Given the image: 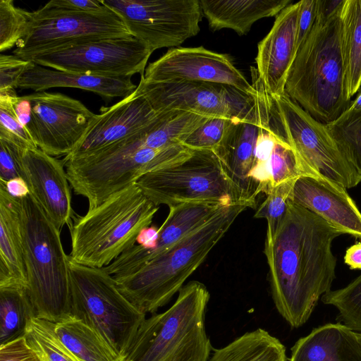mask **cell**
I'll return each instance as SVG.
<instances>
[{
    "mask_svg": "<svg viewBox=\"0 0 361 361\" xmlns=\"http://www.w3.org/2000/svg\"><path fill=\"white\" fill-rule=\"evenodd\" d=\"M156 112L183 111L206 117L243 121L256 112L254 96L232 86L201 81H145L137 86Z\"/></svg>",
    "mask_w": 361,
    "mask_h": 361,
    "instance_id": "4fadbf2b",
    "label": "cell"
},
{
    "mask_svg": "<svg viewBox=\"0 0 361 361\" xmlns=\"http://www.w3.org/2000/svg\"><path fill=\"white\" fill-rule=\"evenodd\" d=\"M61 343L78 361H123L93 329L74 318L54 322Z\"/></svg>",
    "mask_w": 361,
    "mask_h": 361,
    "instance_id": "f1b7e54d",
    "label": "cell"
},
{
    "mask_svg": "<svg viewBox=\"0 0 361 361\" xmlns=\"http://www.w3.org/2000/svg\"><path fill=\"white\" fill-rule=\"evenodd\" d=\"M264 123L274 136L294 151L307 176L329 179L345 189L356 186L361 176L350 166L329 133L325 124L314 118L285 92L272 96L252 68Z\"/></svg>",
    "mask_w": 361,
    "mask_h": 361,
    "instance_id": "ba28073f",
    "label": "cell"
},
{
    "mask_svg": "<svg viewBox=\"0 0 361 361\" xmlns=\"http://www.w3.org/2000/svg\"><path fill=\"white\" fill-rule=\"evenodd\" d=\"M141 77L149 82L189 80L220 83L251 96L257 93L228 55L203 47L170 49L150 63Z\"/></svg>",
    "mask_w": 361,
    "mask_h": 361,
    "instance_id": "2e32d148",
    "label": "cell"
},
{
    "mask_svg": "<svg viewBox=\"0 0 361 361\" xmlns=\"http://www.w3.org/2000/svg\"><path fill=\"white\" fill-rule=\"evenodd\" d=\"M325 126L345 159L361 176V109L349 108Z\"/></svg>",
    "mask_w": 361,
    "mask_h": 361,
    "instance_id": "1f68e13d",
    "label": "cell"
},
{
    "mask_svg": "<svg viewBox=\"0 0 361 361\" xmlns=\"http://www.w3.org/2000/svg\"><path fill=\"white\" fill-rule=\"evenodd\" d=\"M0 181L4 183L8 194L14 198L21 199L30 194L27 183L20 177L11 179L7 182L1 180Z\"/></svg>",
    "mask_w": 361,
    "mask_h": 361,
    "instance_id": "bcb514c9",
    "label": "cell"
},
{
    "mask_svg": "<svg viewBox=\"0 0 361 361\" xmlns=\"http://www.w3.org/2000/svg\"><path fill=\"white\" fill-rule=\"evenodd\" d=\"M12 106L20 123L27 130L32 121V106L26 96L17 94L11 97Z\"/></svg>",
    "mask_w": 361,
    "mask_h": 361,
    "instance_id": "f6af8a7d",
    "label": "cell"
},
{
    "mask_svg": "<svg viewBox=\"0 0 361 361\" xmlns=\"http://www.w3.org/2000/svg\"><path fill=\"white\" fill-rule=\"evenodd\" d=\"M289 361H361L356 332L338 322L312 329L291 348Z\"/></svg>",
    "mask_w": 361,
    "mask_h": 361,
    "instance_id": "d4e9b609",
    "label": "cell"
},
{
    "mask_svg": "<svg viewBox=\"0 0 361 361\" xmlns=\"http://www.w3.org/2000/svg\"><path fill=\"white\" fill-rule=\"evenodd\" d=\"M356 335H357V338H358L359 343H360V345H361V333H357V332H356Z\"/></svg>",
    "mask_w": 361,
    "mask_h": 361,
    "instance_id": "f907efd6",
    "label": "cell"
},
{
    "mask_svg": "<svg viewBox=\"0 0 361 361\" xmlns=\"http://www.w3.org/2000/svg\"><path fill=\"white\" fill-rule=\"evenodd\" d=\"M0 361H42L24 336L0 345Z\"/></svg>",
    "mask_w": 361,
    "mask_h": 361,
    "instance_id": "7bdbcfd3",
    "label": "cell"
},
{
    "mask_svg": "<svg viewBox=\"0 0 361 361\" xmlns=\"http://www.w3.org/2000/svg\"><path fill=\"white\" fill-rule=\"evenodd\" d=\"M246 208L240 203L222 207L203 225L136 271L113 276L118 289L140 311L154 314L179 292Z\"/></svg>",
    "mask_w": 361,
    "mask_h": 361,
    "instance_id": "7a4b0ae2",
    "label": "cell"
},
{
    "mask_svg": "<svg viewBox=\"0 0 361 361\" xmlns=\"http://www.w3.org/2000/svg\"><path fill=\"white\" fill-rule=\"evenodd\" d=\"M25 96L32 106L28 133L37 147L52 157L70 154L96 114L79 100L59 92L44 91Z\"/></svg>",
    "mask_w": 361,
    "mask_h": 361,
    "instance_id": "9a60e30c",
    "label": "cell"
},
{
    "mask_svg": "<svg viewBox=\"0 0 361 361\" xmlns=\"http://www.w3.org/2000/svg\"><path fill=\"white\" fill-rule=\"evenodd\" d=\"M344 262L351 269H361V242L353 245L346 250Z\"/></svg>",
    "mask_w": 361,
    "mask_h": 361,
    "instance_id": "c3c4849f",
    "label": "cell"
},
{
    "mask_svg": "<svg viewBox=\"0 0 361 361\" xmlns=\"http://www.w3.org/2000/svg\"><path fill=\"white\" fill-rule=\"evenodd\" d=\"M71 317L96 331L123 360L146 314L120 291L104 268L69 259Z\"/></svg>",
    "mask_w": 361,
    "mask_h": 361,
    "instance_id": "9c48e42d",
    "label": "cell"
},
{
    "mask_svg": "<svg viewBox=\"0 0 361 361\" xmlns=\"http://www.w3.org/2000/svg\"><path fill=\"white\" fill-rule=\"evenodd\" d=\"M147 128L93 153L62 160L70 185L77 195L87 198L88 209L136 183L144 174L181 162L192 154L194 150L182 144L145 147L143 135Z\"/></svg>",
    "mask_w": 361,
    "mask_h": 361,
    "instance_id": "5b68a950",
    "label": "cell"
},
{
    "mask_svg": "<svg viewBox=\"0 0 361 361\" xmlns=\"http://www.w3.org/2000/svg\"><path fill=\"white\" fill-rule=\"evenodd\" d=\"M14 93H0V137L10 140L24 149L37 148L30 133L18 121L11 102Z\"/></svg>",
    "mask_w": 361,
    "mask_h": 361,
    "instance_id": "f35d334b",
    "label": "cell"
},
{
    "mask_svg": "<svg viewBox=\"0 0 361 361\" xmlns=\"http://www.w3.org/2000/svg\"><path fill=\"white\" fill-rule=\"evenodd\" d=\"M152 51L178 47L200 30V0H100Z\"/></svg>",
    "mask_w": 361,
    "mask_h": 361,
    "instance_id": "7c38bea8",
    "label": "cell"
},
{
    "mask_svg": "<svg viewBox=\"0 0 361 361\" xmlns=\"http://www.w3.org/2000/svg\"><path fill=\"white\" fill-rule=\"evenodd\" d=\"M132 36L111 10L95 13L61 10L44 6L31 12L25 37L13 55L25 61L90 41Z\"/></svg>",
    "mask_w": 361,
    "mask_h": 361,
    "instance_id": "8fae6325",
    "label": "cell"
},
{
    "mask_svg": "<svg viewBox=\"0 0 361 361\" xmlns=\"http://www.w3.org/2000/svg\"><path fill=\"white\" fill-rule=\"evenodd\" d=\"M296 35V54L304 43L317 18V0L300 1Z\"/></svg>",
    "mask_w": 361,
    "mask_h": 361,
    "instance_id": "b9f144b4",
    "label": "cell"
},
{
    "mask_svg": "<svg viewBox=\"0 0 361 361\" xmlns=\"http://www.w3.org/2000/svg\"><path fill=\"white\" fill-rule=\"evenodd\" d=\"M209 117L183 111H166L144 133L145 147L160 149L182 142Z\"/></svg>",
    "mask_w": 361,
    "mask_h": 361,
    "instance_id": "4dcf8cb0",
    "label": "cell"
},
{
    "mask_svg": "<svg viewBox=\"0 0 361 361\" xmlns=\"http://www.w3.org/2000/svg\"><path fill=\"white\" fill-rule=\"evenodd\" d=\"M271 188L290 180L307 176L293 149L276 138V143L267 164Z\"/></svg>",
    "mask_w": 361,
    "mask_h": 361,
    "instance_id": "e575fe53",
    "label": "cell"
},
{
    "mask_svg": "<svg viewBox=\"0 0 361 361\" xmlns=\"http://www.w3.org/2000/svg\"><path fill=\"white\" fill-rule=\"evenodd\" d=\"M28 61L16 83V88L30 89L38 92L53 87H72L92 92L108 99H123L137 88L131 78H109L65 72Z\"/></svg>",
    "mask_w": 361,
    "mask_h": 361,
    "instance_id": "603a6c76",
    "label": "cell"
},
{
    "mask_svg": "<svg viewBox=\"0 0 361 361\" xmlns=\"http://www.w3.org/2000/svg\"><path fill=\"white\" fill-rule=\"evenodd\" d=\"M291 200L341 234L361 238V212L341 185L323 177L302 176L295 182Z\"/></svg>",
    "mask_w": 361,
    "mask_h": 361,
    "instance_id": "44dd1931",
    "label": "cell"
},
{
    "mask_svg": "<svg viewBox=\"0 0 361 361\" xmlns=\"http://www.w3.org/2000/svg\"><path fill=\"white\" fill-rule=\"evenodd\" d=\"M321 300L338 310L343 324L361 333V274L344 288L331 290Z\"/></svg>",
    "mask_w": 361,
    "mask_h": 361,
    "instance_id": "836d02e7",
    "label": "cell"
},
{
    "mask_svg": "<svg viewBox=\"0 0 361 361\" xmlns=\"http://www.w3.org/2000/svg\"><path fill=\"white\" fill-rule=\"evenodd\" d=\"M27 284L18 199L0 181V287Z\"/></svg>",
    "mask_w": 361,
    "mask_h": 361,
    "instance_id": "cb8c5ba5",
    "label": "cell"
},
{
    "mask_svg": "<svg viewBox=\"0 0 361 361\" xmlns=\"http://www.w3.org/2000/svg\"><path fill=\"white\" fill-rule=\"evenodd\" d=\"M222 207L192 202L169 207L168 216L159 227V236L153 248L145 249L140 245H135L104 269L114 277L124 276L136 271L203 225Z\"/></svg>",
    "mask_w": 361,
    "mask_h": 361,
    "instance_id": "ffe728a7",
    "label": "cell"
},
{
    "mask_svg": "<svg viewBox=\"0 0 361 361\" xmlns=\"http://www.w3.org/2000/svg\"><path fill=\"white\" fill-rule=\"evenodd\" d=\"M18 202L27 290L34 316L52 322L72 318L69 259L60 230L31 193Z\"/></svg>",
    "mask_w": 361,
    "mask_h": 361,
    "instance_id": "277c9868",
    "label": "cell"
},
{
    "mask_svg": "<svg viewBox=\"0 0 361 361\" xmlns=\"http://www.w3.org/2000/svg\"><path fill=\"white\" fill-rule=\"evenodd\" d=\"M159 236V228L152 226L143 228L137 237L136 242L145 249L153 248Z\"/></svg>",
    "mask_w": 361,
    "mask_h": 361,
    "instance_id": "7dc6e473",
    "label": "cell"
},
{
    "mask_svg": "<svg viewBox=\"0 0 361 361\" xmlns=\"http://www.w3.org/2000/svg\"><path fill=\"white\" fill-rule=\"evenodd\" d=\"M28 63L14 55H0V93L16 92V83Z\"/></svg>",
    "mask_w": 361,
    "mask_h": 361,
    "instance_id": "60d3db41",
    "label": "cell"
},
{
    "mask_svg": "<svg viewBox=\"0 0 361 361\" xmlns=\"http://www.w3.org/2000/svg\"><path fill=\"white\" fill-rule=\"evenodd\" d=\"M299 8L298 1L281 11L269 33L258 43L256 71L272 96L286 92L287 78L296 55Z\"/></svg>",
    "mask_w": 361,
    "mask_h": 361,
    "instance_id": "7402d4cb",
    "label": "cell"
},
{
    "mask_svg": "<svg viewBox=\"0 0 361 361\" xmlns=\"http://www.w3.org/2000/svg\"><path fill=\"white\" fill-rule=\"evenodd\" d=\"M291 0H200L202 15L213 31L228 28L247 35L259 19L277 16Z\"/></svg>",
    "mask_w": 361,
    "mask_h": 361,
    "instance_id": "484cf974",
    "label": "cell"
},
{
    "mask_svg": "<svg viewBox=\"0 0 361 361\" xmlns=\"http://www.w3.org/2000/svg\"><path fill=\"white\" fill-rule=\"evenodd\" d=\"M350 109H361V92L357 95V98L352 102L351 106H350Z\"/></svg>",
    "mask_w": 361,
    "mask_h": 361,
    "instance_id": "681fc988",
    "label": "cell"
},
{
    "mask_svg": "<svg viewBox=\"0 0 361 361\" xmlns=\"http://www.w3.org/2000/svg\"><path fill=\"white\" fill-rule=\"evenodd\" d=\"M45 6L61 10L95 13H108L111 11L100 0H52Z\"/></svg>",
    "mask_w": 361,
    "mask_h": 361,
    "instance_id": "ee69618b",
    "label": "cell"
},
{
    "mask_svg": "<svg viewBox=\"0 0 361 361\" xmlns=\"http://www.w3.org/2000/svg\"><path fill=\"white\" fill-rule=\"evenodd\" d=\"M32 317L34 311L27 288L0 287V345L23 336Z\"/></svg>",
    "mask_w": 361,
    "mask_h": 361,
    "instance_id": "f546056e",
    "label": "cell"
},
{
    "mask_svg": "<svg viewBox=\"0 0 361 361\" xmlns=\"http://www.w3.org/2000/svg\"><path fill=\"white\" fill-rule=\"evenodd\" d=\"M297 179L288 180L271 188L265 195L264 200L257 208L254 217L264 219L267 222L266 237L272 236L283 221Z\"/></svg>",
    "mask_w": 361,
    "mask_h": 361,
    "instance_id": "d590c367",
    "label": "cell"
},
{
    "mask_svg": "<svg viewBox=\"0 0 361 361\" xmlns=\"http://www.w3.org/2000/svg\"><path fill=\"white\" fill-rule=\"evenodd\" d=\"M209 361H288L284 345L259 328L214 349Z\"/></svg>",
    "mask_w": 361,
    "mask_h": 361,
    "instance_id": "83f0119b",
    "label": "cell"
},
{
    "mask_svg": "<svg viewBox=\"0 0 361 361\" xmlns=\"http://www.w3.org/2000/svg\"><path fill=\"white\" fill-rule=\"evenodd\" d=\"M153 51L133 36L90 41L42 54L30 61L47 68L109 78L144 74Z\"/></svg>",
    "mask_w": 361,
    "mask_h": 361,
    "instance_id": "5bb4252c",
    "label": "cell"
},
{
    "mask_svg": "<svg viewBox=\"0 0 361 361\" xmlns=\"http://www.w3.org/2000/svg\"><path fill=\"white\" fill-rule=\"evenodd\" d=\"M341 49L348 100L361 86V0H344L340 12Z\"/></svg>",
    "mask_w": 361,
    "mask_h": 361,
    "instance_id": "4316f807",
    "label": "cell"
},
{
    "mask_svg": "<svg viewBox=\"0 0 361 361\" xmlns=\"http://www.w3.org/2000/svg\"><path fill=\"white\" fill-rule=\"evenodd\" d=\"M341 8L328 19L316 18L295 55L285 87L292 100L324 124L337 119L352 104L345 93Z\"/></svg>",
    "mask_w": 361,
    "mask_h": 361,
    "instance_id": "3957f363",
    "label": "cell"
},
{
    "mask_svg": "<svg viewBox=\"0 0 361 361\" xmlns=\"http://www.w3.org/2000/svg\"><path fill=\"white\" fill-rule=\"evenodd\" d=\"M23 336L42 361H78L59 340L54 322L32 317Z\"/></svg>",
    "mask_w": 361,
    "mask_h": 361,
    "instance_id": "d6a6232c",
    "label": "cell"
},
{
    "mask_svg": "<svg viewBox=\"0 0 361 361\" xmlns=\"http://www.w3.org/2000/svg\"><path fill=\"white\" fill-rule=\"evenodd\" d=\"M21 178L31 195L61 231L71 224L73 211L65 165L39 148L25 149L20 158Z\"/></svg>",
    "mask_w": 361,
    "mask_h": 361,
    "instance_id": "ac0fdd59",
    "label": "cell"
},
{
    "mask_svg": "<svg viewBox=\"0 0 361 361\" xmlns=\"http://www.w3.org/2000/svg\"><path fill=\"white\" fill-rule=\"evenodd\" d=\"M136 183L157 207L184 202L219 206L240 203L211 150H194L181 162L144 174Z\"/></svg>",
    "mask_w": 361,
    "mask_h": 361,
    "instance_id": "30bf717a",
    "label": "cell"
},
{
    "mask_svg": "<svg viewBox=\"0 0 361 361\" xmlns=\"http://www.w3.org/2000/svg\"><path fill=\"white\" fill-rule=\"evenodd\" d=\"M207 287L191 281L171 307L143 322L123 361H209L214 348L205 329Z\"/></svg>",
    "mask_w": 361,
    "mask_h": 361,
    "instance_id": "52a82bcc",
    "label": "cell"
},
{
    "mask_svg": "<svg viewBox=\"0 0 361 361\" xmlns=\"http://www.w3.org/2000/svg\"><path fill=\"white\" fill-rule=\"evenodd\" d=\"M25 149L14 142L0 137V180L7 182L22 176L20 158Z\"/></svg>",
    "mask_w": 361,
    "mask_h": 361,
    "instance_id": "ab89813d",
    "label": "cell"
},
{
    "mask_svg": "<svg viewBox=\"0 0 361 361\" xmlns=\"http://www.w3.org/2000/svg\"><path fill=\"white\" fill-rule=\"evenodd\" d=\"M341 233L322 218L289 202L274 234L266 237L272 298L277 311L293 328L305 324L335 279L333 240Z\"/></svg>",
    "mask_w": 361,
    "mask_h": 361,
    "instance_id": "6da1fadb",
    "label": "cell"
},
{
    "mask_svg": "<svg viewBox=\"0 0 361 361\" xmlns=\"http://www.w3.org/2000/svg\"><path fill=\"white\" fill-rule=\"evenodd\" d=\"M255 115L246 120L234 121L213 151L238 202L252 209L257 207L258 195L250 174L254 166L255 145L261 126L259 109L255 99Z\"/></svg>",
    "mask_w": 361,
    "mask_h": 361,
    "instance_id": "d6986e66",
    "label": "cell"
},
{
    "mask_svg": "<svg viewBox=\"0 0 361 361\" xmlns=\"http://www.w3.org/2000/svg\"><path fill=\"white\" fill-rule=\"evenodd\" d=\"M158 209L136 183L113 194L74 218L70 226L68 259L87 267L108 266L135 245L140 232L150 226Z\"/></svg>",
    "mask_w": 361,
    "mask_h": 361,
    "instance_id": "8992f818",
    "label": "cell"
},
{
    "mask_svg": "<svg viewBox=\"0 0 361 361\" xmlns=\"http://www.w3.org/2000/svg\"><path fill=\"white\" fill-rule=\"evenodd\" d=\"M234 121L236 120L209 118L188 135L181 144L192 150L214 151Z\"/></svg>",
    "mask_w": 361,
    "mask_h": 361,
    "instance_id": "74e56055",
    "label": "cell"
},
{
    "mask_svg": "<svg viewBox=\"0 0 361 361\" xmlns=\"http://www.w3.org/2000/svg\"><path fill=\"white\" fill-rule=\"evenodd\" d=\"M75 149L63 160L85 156L134 135L159 121L156 112L136 89L110 107L102 108Z\"/></svg>",
    "mask_w": 361,
    "mask_h": 361,
    "instance_id": "e0dca14e",
    "label": "cell"
},
{
    "mask_svg": "<svg viewBox=\"0 0 361 361\" xmlns=\"http://www.w3.org/2000/svg\"><path fill=\"white\" fill-rule=\"evenodd\" d=\"M30 13L16 6L12 0L0 1V51L11 49L26 35Z\"/></svg>",
    "mask_w": 361,
    "mask_h": 361,
    "instance_id": "8d00e7d4",
    "label": "cell"
}]
</instances>
